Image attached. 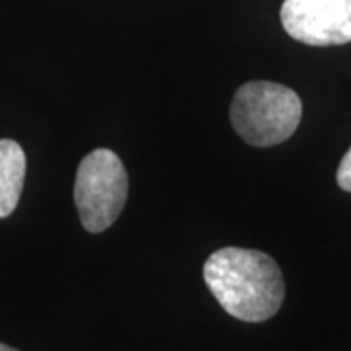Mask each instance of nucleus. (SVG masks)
Instances as JSON below:
<instances>
[{"label": "nucleus", "instance_id": "nucleus-1", "mask_svg": "<svg viewBox=\"0 0 351 351\" xmlns=\"http://www.w3.org/2000/svg\"><path fill=\"white\" fill-rule=\"evenodd\" d=\"M203 277L219 304L242 322L269 320L285 299L279 265L260 250L228 246L213 252Z\"/></svg>", "mask_w": 351, "mask_h": 351}, {"label": "nucleus", "instance_id": "nucleus-2", "mask_svg": "<svg viewBox=\"0 0 351 351\" xmlns=\"http://www.w3.org/2000/svg\"><path fill=\"white\" fill-rule=\"evenodd\" d=\"M301 117L302 104L297 92L267 80L242 84L230 104V123L254 147L285 143L297 131Z\"/></svg>", "mask_w": 351, "mask_h": 351}, {"label": "nucleus", "instance_id": "nucleus-3", "mask_svg": "<svg viewBox=\"0 0 351 351\" xmlns=\"http://www.w3.org/2000/svg\"><path fill=\"white\" fill-rule=\"evenodd\" d=\"M129 178L121 158L110 149H96L82 158L75 180V203L88 232H104L125 207Z\"/></svg>", "mask_w": 351, "mask_h": 351}, {"label": "nucleus", "instance_id": "nucleus-4", "mask_svg": "<svg viewBox=\"0 0 351 351\" xmlns=\"http://www.w3.org/2000/svg\"><path fill=\"white\" fill-rule=\"evenodd\" d=\"M281 24L289 36L314 47L351 41V0H285Z\"/></svg>", "mask_w": 351, "mask_h": 351}, {"label": "nucleus", "instance_id": "nucleus-5", "mask_svg": "<svg viewBox=\"0 0 351 351\" xmlns=\"http://www.w3.org/2000/svg\"><path fill=\"white\" fill-rule=\"evenodd\" d=\"M25 152L12 138H0V219L14 213L24 189Z\"/></svg>", "mask_w": 351, "mask_h": 351}, {"label": "nucleus", "instance_id": "nucleus-6", "mask_svg": "<svg viewBox=\"0 0 351 351\" xmlns=\"http://www.w3.org/2000/svg\"><path fill=\"white\" fill-rule=\"evenodd\" d=\"M338 186L343 191H351V149L346 152L338 168Z\"/></svg>", "mask_w": 351, "mask_h": 351}, {"label": "nucleus", "instance_id": "nucleus-7", "mask_svg": "<svg viewBox=\"0 0 351 351\" xmlns=\"http://www.w3.org/2000/svg\"><path fill=\"white\" fill-rule=\"evenodd\" d=\"M0 351H18V350H14V348H10V346H4V343H0Z\"/></svg>", "mask_w": 351, "mask_h": 351}]
</instances>
